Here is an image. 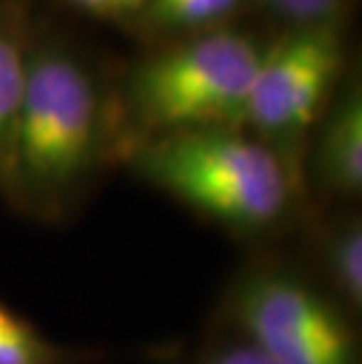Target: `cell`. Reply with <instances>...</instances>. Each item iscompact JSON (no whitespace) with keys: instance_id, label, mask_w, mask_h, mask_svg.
<instances>
[{"instance_id":"obj_1","label":"cell","mask_w":362,"mask_h":364,"mask_svg":"<svg viewBox=\"0 0 362 364\" xmlns=\"http://www.w3.org/2000/svg\"><path fill=\"white\" fill-rule=\"evenodd\" d=\"M109 153L111 104L87 61L55 38L33 41L14 146L17 209L68 214Z\"/></svg>"},{"instance_id":"obj_3","label":"cell","mask_w":362,"mask_h":364,"mask_svg":"<svg viewBox=\"0 0 362 364\" xmlns=\"http://www.w3.org/2000/svg\"><path fill=\"white\" fill-rule=\"evenodd\" d=\"M122 158L151 186L240 235L278 228L302 188L266 144L238 127L149 139Z\"/></svg>"},{"instance_id":"obj_2","label":"cell","mask_w":362,"mask_h":364,"mask_svg":"<svg viewBox=\"0 0 362 364\" xmlns=\"http://www.w3.org/2000/svg\"><path fill=\"white\" fill-rule=\"evenodd\" d=\"M266 45L221 26L149 52L125 73L111 104V156L149 139L245 125Z\"/></svg>"},{"instance_id":"obj_6","label":"cell","mask_w":362,"mask_h":364,"mask_svg":"<svg viewBox=\"0 0 362 364\" xmlns=\"http://www.w3.org/2000/svg\"><path fill=\"white\" fill-rule=\"evenodd\" d=\"M332 198H358L362 191V90L353 71L339 82L332 102L313 127L304 153V179Z\"/></svg>"},{"instance_id":"obj_10","label":"cell","mask_w":362,"mask_h":364,"mask_svg":"<svg viewBox=\"0 0 362 364\" xmlns=\"http://www.w3.org/2000/svg\"><path fill=\"white\" fill-rule=\"evenodd\" d=\"M245 0H146L137 24L160 36H193L228 26Z\"/></svg>"},{"instance_id":"obj_4","label":"cell","mask_w":362,"mask_h":364,"mask_svg":"<svg viewBox=\"0 0 362 364\" xmlns=\"http://www.w3.org/2000/svg\"><path fill=\"white\" fill-rule=\"evenodd\" d=\"M346 75L341 17L289 26L266 45L243 129L266 144L304 183V153L313 127Z\"/></svg>"},{"instance_id":"obj_7","label":"cell","mask_w":362,"mask_h":364,"mask_svg":"<svg viewBox=\"0 0 362 364\" xmlns=\"http://www.w3.org/2000/svg\"><path fill=\"white\" fill-rule=\"evenodd\" d=\"M33 48L24 0H0V196L17 207L14 146Z\"/></svg>"},{"instance_id":"obj_5","label":"cell","mask_w":362,"mask_h":364,"mask_svg":"<svg viewBox=\"0 0 362 364\" xmlns=\"http://www.w3.org/2000/svg\"><path fill=\"white\" fill-rule=\"evenodd\" d=\"M228 313L268 364H360L346 311L292 270H250L230 291Z\"/></svg>"},{"instance_id":"obj_8","label":"cell","mask_w":362,"mask_h":364,"mask_svg":"<svg viewBox=\"0 0 362 364\" xmlns=\"http://www.w3.org/2000/svg\"><path fill=\"white\" fill-rule=\"evenodd\" d=\"M104 353L71 348L43 334V329L0 299V364H95Z\"/></svg>"},{"instance_id":"obj_13","label":"cell","mask_w":362,"mask_h":364,"mask_svg":"<svg viewBox=\"0 0 362 364\" xmlns=\"http://www.w3.org/2000/svg\"><path fill=\"white\" fill-rule=\"evenodd\" d=\"M200 364H268V362L261 358L250 343H245L243 338H238L233 343L214 348Z\"/></svg>"},{"instance_id":"obj_9","label":"cell","mask_w":362,"mask_h":364,"mask_svg":"<svg viewBox=\"0 0 362 364\" xmlns=\"http://www.w3.org/2000/svg\"><path fill=\"white\" fill-rule=\"evenodd\" d=\"M320 263L344 311L362 308V223L346 214L325 228L320 240Z\"/></svg>"},{"instance_id":"obj_11","label":"cell","mask_w":362,"mask_h":364,"mask_svg":"<svg viewBox=\"0 0 362 364\" xmlns=\"http://www.w3.org/2000/svg\"><path fill=\"white\" fill-rule=\"evenodd\" d=\"M273 14L287 21L289 26L318 24L341 17L344 0H261Z\"/></svg>"},{"instance_id":"obj_12","label":"cell","mask_w":362,"mask_h":364,"mask_svg":"<svg viewBox=\"0 0 362 364\" xmlns=\"http://www.w3.org/2000/svg\"><path fill=\"white\" fill-rule=\"evenodd\" d=\"M80 12L109 21H137L146 0H68Z\"/></svg>"}]
</instances>
